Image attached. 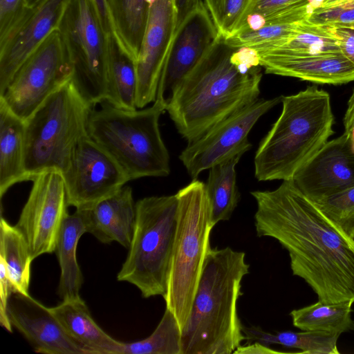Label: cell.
I'll use <instances>...</instances> for the list:
<instances>
[{
	"label": "cell",
	"mask_w": 354,
	"mask_h": 354,
	"mask_svg": "<svg viewBox=\"0 0 354 354\" xmlns=\"http://www.w3.org/2000/svg\"><path fill=\"white\" fill-rule=\"evenodd\" d=\"M259 237L273 238L288 252L292 274L324 303L354 301V241L292 180L272 191H254Z\"/></svg>",
	"instance_id": "cell-1"
},
{
	"label": "cell",
	"mask_w": 354,
	"mask_h": 354,
	"mask_svg": "<svg viewBox=\"0 0 354 354\" xmlns=\"http://www.w3.org/2000/svg\"><path fill=\"white\" fill-rule=\"evenodd\" d=\"M236 48L219 37L167 100L166 111L188 143L258 99L261 66L240 71L230 59Z\"/></svg>",
	"instance_id": "cell-2"
},
{
	"label": "cell",
	"mask_w": 354,
	"mask_h": 354,
	"mask_svg": "<svg viewBox=\"0 0 354 354\" xmlns=\"http://www.w3.org/2000/svg\"><path fill=\"white\" fill-rule=\"evenodd\" d=\"M249 268L244 252L209 250L181 331L180 354H231L245 340L237 301Z\"/></svg>",
	"instance_id": "cell-3"
},
{
	"label": "cell",
	"mask_w": 354,
	"mask_h": 354,
	"mask_svg": "<svg viewBox=\"0 0 354 354\" xmlns=\"http://www.w3.org/2000/svg\"><path fill=\"white\" fill-rule=\"evenodd\" d=\"M281 113L254 156L259 181L292 180L334 133L329 93L315 86L282 96Z\"/></svg>",
	"instance_id": "cell-4"
},
{
	"label": "cell",
	"mask_w": 354,
	"mask_h": 354,
	"mask_svg": "<svg viewBox=\"0 0 354 354\" xmlns=\"http://www.w3.org/2000/svg\"><path fill=\"white\" fill-rule=\"evenodd\" d=\"M99 104L91 109L88 135L117 161L129 180L168 176L169 155L159 128L167 102L156 97L152 106L134 110L106 100Z\"/></svg>",
	"instance_id": "cell-5"
},
{
	"label": "cell",
	"mask_w": 354,
	"mask_h": 354,
	"mask_svg": "<svg viewBox=\"0 0 354 354\" xmlns=\"http://www.w3.org/2000/svg\"><path fill=\"white\" fill-rule=\"evenodd\" d=\"M178 208L166 308L176 317L181 331L187 322L210 248L213 226L205 184L196 178L177 193Z\"/></svg>",
	"instance_id": "cell-6"
},
{
	"label": "cell",
	"mask_w": 354,
	"mask_h": 354,
	"mask_svg": "<svg viewBox=\"0 0 354 354\" xmlns=\"http://www.w3.org/2000/svg\"><path fill=\"white\" fill-rule=\"evenodd\" d=\"M92 107L70 80L25 121L24 167L28 180L44 171H66L78 143L88 136Z\"/></svg>",
	"instance_id": "cell-7"
},
{
	"label": "cell",
	"mask_w": 354,
	"mask_h": 354,
	"mask_svg": "<svg viewBox=\"0 0 354 354\" xmlns=\"http://www.w3.org/2000/svg\"><path fill=\"white\" fill-rule=\"evenodd\" d=\"M177 208L176 194L136 203L134 232L117 279L134 285L144 298L167 293Z\"/></svg>",
	"instance_id": "cell-8"
},
{
	"label": "cell",
	"mask_w": 354,
	"mask_h": 354,
	"mask_svg": "<svg viewBox=\"0 0 354 354\" xmlns=\"http://www.w3.org/2000/svg\"><path fill=\"white\" fill-rule=\"evenodd\" d=\"M68 49L75 89L91 106L108 92L107 35L91 0H71L59 27Z\"/></svg>",
	"instance_id": "cell-9"
},
{
	"label": "cell",
	"mask_w": 354,
	"mask_h": 354,
	"mask_svg": "<svg viewBox=\"0 0 354 354\" xmlns=\"http://www.w3.org/2000/svg\"><path fill=\"white\" fill-rule=\"evenodd\" d=\"M73 74L68 49L60 32L55 30L20 67L0 100L26 121Z\"/></svg>",
	"instance_id": "cell-10"
},
{
	"label": "cell",
	"mask_w": 354,
	"mask_h": 354,
	"mask_svg": "<svg viewBox=\"0 0 354 354\" xmlns=\"http://www.w3.org/2000/svg\"><path fill=\"white\" fill-rule=\"evenodd\" d=\"M282 96L256 101L217 123L197 140L188 143L179 158L196 178L202 171L252 147L248 136L258 120L281 102Z\"/></svg>",
	"instance_id": "cell-11"
},
{
	"label": "cell",
	"mask_w": 354,
	"mask_h": 354,
	"mask_svg": "<svg viewBox=\"0 0 354 354\" xmlns=\"http://www.w3.org/2000/svg\"><path fill=\"white\" fill-rule=\"evenodd\" d=\"M32 181L28 199L15 226L25 237L34 260L55 251L69 205L62 173L44 171Z\"/></svg>",
	"instance_id": "cell-12"
},
{
	"label": "cell",
	"mask_w": 354,
	"mask_h": 354,
	"mask_svg": "<svg viewBox=\"0 0 354 354\" xmlns=\"http://www.w3.org/2000/svg\"><path fill=\"white\" fill-rule=\"evenodd\" d=\"M62 176L68 205L76 209L92 206L130 181L117 161L88 135L78 143Z\"/></svg>",
	"instance_id": "cell-13"
},
{
	"label": "cell",
	"mask_w": 354,
	"mask_h": 354,
	"mask_svg": "<svg viewBox=\"0 0 354 354\" xmlns=\"http://www.w3.org/2000/svg\"><path fill=\"white\" fill-rule=\"evenodd\" d=\"M71 0H36L0 42V95L24 63L55 30Z\"/></svg>",
	"instance_id": "cell-14"
},
{
	"label": "cell",
	"mask_w": 354,
	"mask_h": 354,
	"mask_svg": "<svg viewBox=\"0 0 354 354\" xmlns=\"http://www.w3.org/2000/svg\"><path fill=\"white\" fill-rule=\"evenodd\" d=\"M176 29L174 0H153L149 4L145 30L136 60V108L156 99L159 82Z\"/></svg>",
	"instance_id": "cell-15"
},
{
	"label": "cell",
	"mask_w": 354,
	"mask_h": 354,
	"mask_svg": "<svg viewBox=\"0 0 354 354\" xmlns=\"http://www.w3.org/2000/svg\"><path fill=\"white\" fill-rule=\"evenodd\" d=\"M292 180L315 203L354 187V149L351 133L344 132L327 141L296 173Z\"/></svg>",
	"instance_id": "cell-16"
},
{
	"label": "cell",
	"mask_w": 354,
	"mask_h": 354,
	"mask_svg": "<svg viewBox=\"0 0 354 354\" xmlns=\"http://www.w3.org/2000/svg\"><path fill=\"white\" fill-rule=\"evenodd\" d=\"M218 37L217 30L203 2L176 31L156 97L167 102L168 93L171 95Z\"/></svg>",
	"instance_id": "cell-17"
},
{
	"label": "cell",
	"mask_w": 354,
	"mask_h": 354,
	"mask_svg": "<svg viewBox=\"0 0 354 354\" xmlns=\"http://www.w3.org/2000/svg\"><path fill=\"white\" fill-rule=\"evenodd\" d=\"M7 312L10 322L34 351L45 354H86L71 339L47 308L29 294L13 292Z\"/></svg>",
	"instance_id": "cell-18"
},
{
	"label": "cell",
	"mask_w": 354,
	"mask_h": 354,
	"mask_svg": "<svg viewBox=\"0 0 354 354\" xmlns=\"http://www.w3.org/2000/svg\"><path fill=\"white\" fill-rule=\"evenodd\" d=\"M260 66L269 74L291 77L322 84L354 81V63L342 54L291 55L259 52Z\"/></svg>",
	"instance_id": "cell-19"
},
{
	"label": "cell",
	"mask_w": 354,
	"mask_h": 354,
	"mask_svg": "<svg viewBox=\"0 0 354 354\" xmlns=\"http://www.w3.org/2000/svg\"><path fill=\"white\" fill-rule=\"evenodd\" d=\"M77 209L86 232L102 243L115 241L129 248L136 224V209L131 187L124 186L92 206Z\"/></svg>",
	"instance_id": "cell-20"
},
{
	"label": "cell",
	"mask_w": 354,
	"mask_h": 354,
	"mask_svg": "<svg viewBox=\"0 0 354 354\" xmlns=\"http://www.w3.org/2000/svg\"><path fill=\"white\" fill-rule=\"evenodd\" d=\"M50 310L66 334L86 354H121L124 343L113 339L96 324L80 297L62 300Z\"/></svg>",
	"instance_id": "cell-21"
},
{
	"label": "cell",
	"mask_w": 354,
	"mask_h": 354,
	"mask_svg": "<svg viewBox=\"0 0 354 354\" xmlns=\"http://www.w3.org/2000/svg\"><path fill=\"white\" fill-rule=\"evenodd\" d=\"M25 121L0 100V196L28 180L24 167Z\"/></svg>",
	"instance_id": "cell-22"
},
{
	"label": "cell",
	"mask_w": 354,
	"mask_h": 354,
	"mask_svg": "<svg viewBox=\"0 0 354 354\" xmlns=\"http://www.w3.org/2000/svg\"><path fill=\"white\" fill-rule=\"evenodd\" d=\"M86 232L83 218L76 209L64 218L55 248L60 268L58 295L62 300L80 297L83 275L76 252L80 237Z\"/></svg>",
	"instance_id": "cell-23"
},
{
	"label": "cell",
	"mask_w": 354,
	"mask_h": 354,
	"mask_svg": "<svg viewBox=\"0 0 354 354\" xmlns=\"http://www.w3.org/2000/svg\"><path fill=\"white\" fill-rule=\"evenodd\" d=\"M108 92L105 100L115 106L136 109V60L115 34L107 35Z\"/></svg>",
	"instance_id": "cell-24"
},
{
	"label": "cell",
	"mask_w": 354,
	"mask_h": 354,
	"mask_svg": "<svg viewBox=\"0 0 354 354\" xmlns=\"http://www.w3.org/2000/svg\"><path fill=\"white\" fill-rule=\"evenodd\" d=\"M243 153L239 152L209 169L205 189L213 227L229 220L240 200L235 168Z\"/></svg>",
	"instance_id": "cell-25"
},
{
	"label": "cell",
	"mask_w": 354,
	"mask_h": 354,
	"mask_svg": "<svg viewBox=\"0 0 354 354\" xmlns=\"http://www.w3.org/2000/svg\"><path fill=\"white\" fill-rule=\"evenodd\" d=\"M242 330L248 342H257L266 346L280 344L299 348L305 354H339L337 343L340 334L320 330L268 333L259 326H245Z\"/></svg>",
	"instance_id": "cell-26"
},
{
	"label": "cell",
	"mask_w": 354,
	"mask_h": 354,
	"mask_svg": "<svg viewBox=\"0 0 354 354\" xmlns=\"http://www.w3.org/2000/svg\"><path fill=\"white\" fill-rule=\"evenodd\" d=\"M0 260L7 269L14 292L28 294L30 264L33 261L27 241L15 225L1 216L0 221Z\"/></svg>",
	"instance_id": "cell-27"
},
{
	"label": "cell",
	"mask_w": 354,
	"mask_h": 354,
	"mask_svg": "<svg viewBox=\"0 0 354 354\" xmlns=\"http://www.w3.org/2000/svg\"><path fill=\"white\" fill-rule=\"evenodd\" d=\"M353 301L324 303L318 300L311 305L292 310L290 315L293 325L301 330L330 333L354 331L351 317Z\"/></svg>",
	"instance_id": "cell-28"
},
{
	"label": "cell",
	"mask_w": 354,
	"mask_h": 354,
	"mask_svg": "<svg viewBox=\"0 0 354 354\" xmlns=\"http://www.w3.org/2000/svg\"><path fill=\"white\" fill-rule=\"evenodd\" d=\"M115 35L137 60L147 24L146 0H108Z\"/></svg>",
	"instance_id": "cell-29"
},
{
	"label": "cell",
	"mask_w": 354,
	"mask_h": 354,
	"mask_svg": "<svg viewBox=\"0 0 354 354\" xmlns=\"http://www.w3.org/2000/svg\"><path fill=\"white\" fill-rule=\"evenodd\" d=\"M266 51L291 55L342 54L337 39L328 26L308 20L303 21L297 30L280 46Z\"/></svg>",
	"instance_id": "cell-30"
},
{
	"label": "cell",
	"mask_w": 354,
	"mask_h": 354,
	"mask_svg": "<svg viewBox=\"0 0 354 354\" xmlns=\"http://www.w3.org/2000/svg\"><path fill=\"white\" fill-rule=\"evenodd\" d=\"M181 329L174 314L166 308L159 324L147 338L124 343L121 354H180Z\"/></svg>",
	"instance_id": "cell-31"
},
{
	"label": "cell",
	"mask_w": 354,
	"mask_h": 354,
	"mask_svg": "<svg viewBox=\"0 0 354 354\" xmlns=\"http://www.w3.org/2000/svg\"><path fill=\"white\" fill-rule=\"evenodd\" d=\"M256 0H203L217 30L226 39L236 33Z\"/></svg>",
	"instance_id": "cell-32"
},
{
	"label": "cell",
	"mask_w": 354,
	"mask_h": 354,
	"mask_svg": "<svg viewBox=\"0 0 354 354\" xmlns=\"http://www.w3.org/2000/svg\"><path fill=\"white\" fill-rule=\"evenodd\" d=\"M316 204L346 234L351 238L353 236L354 187L324 198Z\"/></svg>",
	"instance_id": "cell-33"
},
{
	"label": "cell",
	"mask_w": 354,
	"mask_h": 354,
	"mask_svg": "<svg viewBox=\"0 0 354 354\" xmlns=\"http://www.w3.org/2000/svg\"><path fill=\"white\" fill-rule=\"evenodd\" d=\"M307 20L317 25H338L354 28V0H326Z\"/></svg>",
	"instance_id": "cell-34"
},
{
	"label": "cell",
	"mask_w": 354,
	"mask_h": 354,
	"mask_svg": "<svg viewBox=\"0 0 354 354\" xmlns=\"http://www.w3.org/2000/svg\"><path fill=\"white\" fill-rule=\"evenodd\" d=\"M36 0H0V42L24 17Z\"/></svg>",
	"instance_id": "cell-35"
},
{
	"label": "cell",
	"mask_w": 354,
	"mask_h": 354,
	"mask_svg": "<svg viewBox=\"0 0 354 354\" xmlns=\"http://www.w3.org/2000/svg\"><path fill=\"white\" fill-rule=\"evenodd\" d=\"M307 3H309L308 0H256L246 16L250 14L270 16Z\"/></svg>",
	"instance_id": "cell-36"
},
{
	"label": "cell",
	"mask_w": 354,
	"mask_h": 354,
	"mask_svg": "<svg viewBox=\"0 0 354 354\" xmlns=\"http://www.w3.org/2000/svg\"><path fill=\"white\" fill-rule=\"evenodd\" d=\"M13 292L6 266L0 260V323L8 332L12 331V326L8 318L7 308L10 296Z\"/></svg>",
	"instance_id": "cell-37"
},
{
	"label": "cell",
	"mask_w": 354,
	"mask_h": 354,
	"mask_svg": "<svg viewBox=\"0 0 354 354\" xmlns=\"http://www.w3.org/2000/svg\"><path fill=\"white\" fill-rule=\"evenodd\" d=\"M231 62L241 72L247 73L260 66L259 52L248 46L236 48L232 53Z\"/></svg>",
	"instance_id": "cell-38"
},
{
	"label": "cell",
	"mask_w": 354,
	"mask_h": 354,
	"mask_svg": "<svg viewBox=\"0 0 354 354\" xmlns=\"http://www.w3.org/2000/svg\"><path fill=\"white\" fill-rule=\"evenodd\" d=\"M327 26L337 38L342 54L354 63V28L338 25Z\"/></svg>",
	"instance_id": "cell-39"
},
{
	"label": "cell",
	"mask_w": 354,
	"mask_h": 354,
	"mask_svg": "<svg viewBox=\"0 0 354 354\" xmlns=\"http://www.w3.org/2000/svg\"><path fill=\"white\" fill-rule=\"evenodd\" d=\"M102 28L106 35L115 34L108 0H91Z\"/></svg>",
	"instance_id": "cell-40"
},
{
	"label": "cell",
	"mask_w": 354,
	"mask_h": 354,
	"mask_svg": "<svg viewBox=\"0 0 354 354\" xmlns=\"http://www.w3.org/2000/svg\"><path fill=\"white\" fill-rule=\"evenodd\" d=\"M176 9V29L203 1L202 0H174Z\"/></svg>",
	"instance_id": "cell-41"
},
{
	"label": "cell",
	"mask_w": 354,
	"mask_h": 354,
	"mask_svg": "<svg viewBox=\"0 0 354 354\" xmlns=\"http://www.w3.org/2000/svg\"><path fill=\"white\" fill-rule=\"evenodd\" d=\"M284 353L270 348L269 346L264 345L257 342L253 343L248 342L245 345L239 346L233 353V354H279Z\"/></svg>",
	"instance_id": "cell-42"
},
{
	"label": "cell",
	"mask_w": 354,
	"mask_h": 354,
	"mask_svg": "<svg viewBox=\"0 0 354 354\" xmlns=\"http://www.w3.org/2000/svg\"><path fill=\"white\" fill-rule=\"evenodd\" d=\"M343 124L344 132L351 133L354 127V89L348 101L347 109L343 118Z\"/></svg>",
	"instance_id": "cell-43"
},
{
	"label": "cell",
	"mask_w": 354,
	"mask_h": 354,
	"mask_svg": "<svg viewBox=\"0 0 354 354\" xmlns=\"http://www.w3.org/2000/svg\"><path fill=\"white\" fill-rule=\"evenodd\" d=\"M351 142H352V147L354 149V127L351 132Z\"/></svg>",
	"instance_id": "cell-44"
},
{
	"label": "cell",
	"mask_w": 354,
	"mask_h": 354,
	"mask_svg": "<svg viewBox=\"0 0 354 354\" xmlns=\"http://www.w3.org/2000/svg\"><path fill=\"white\" fill-rule=\"evenodd\" d=\"M351 239H352L353 240V241H354V234H353V236L351 237Z\"/></svg>",
	"instance_id": "cell-45"
}]
</instances>
